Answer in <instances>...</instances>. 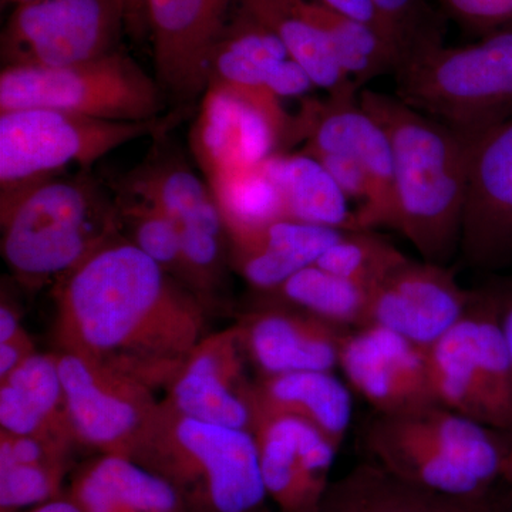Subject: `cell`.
Listing matches in <instances>:
<instances>
[{"mask_svg":"<svg viewBox=\"0 0 512 512\" xmlns=\"http://www.w3.org/2000/svg\"><path fill=\"white\" fill-rule=\"evenodd\" d=\"M8 2L15 3L16 6L22 5V3L33 2V0H8Z\"/></svg>","mask_w":512,"mask_h":512,"instance_id":"obj_45","label":"cell"},{"mask_svg":"<svg viewBox=\"0 0 512 512\" xmlns=\"http://www.w3.org/2000/svg\"><path fill=\"white\" fill-rule=\"evenodd\" d=\"M503 480L512 488V434H507V447H505L504 454Z\"/></svg>","mask_w":512,"mask_h":512,"instance_id":"obj_44","label":"cell"},{"mask_svg":"<svg viewBox=\"0 0 512 512\" xmlns=\"http://www.w3.org/2000/svg\"><path fill=\"white\" fill-rule=\"evenodd\" d=\"M306 13L328 39L330 50L343 73L357 89L380 76H396L402 59L370 26L329 8L319 0H303Z\"/></svg>","mask_w":512,"mask_h":512,"instance_id":"obj_30","label":"cell"},{"mask_svg":"<svg viewBox=\"0 0 512 512\" xmlns=\"http://www.w3.org/2000/svg\"><path fill=\"white\" fill-rule=\"evenodd\" d=\"M234 5L271 29L318 89L328 94L357 89L336 63L328 39L309 18L303 0H234Z\"/></svg>","mask_w":512,"mask_h":512,"instance_id":"obj_29","label":"cell"},{"mask_svg":"<svg viewBox=\"0 0 512 512\" xmlns=\"http://www.w3.org/2000/svg\"><path fill=\"white\" fill-rule=\"evenodd\" d=\"M447 20L473 39L511 35L512 0H437Z\"/></svg>","mask_w":512,"mask_h":512,"instance_id":"obj_36","label":"cell"},{"mask_svg":"<svg viewBox=\"0 0 512 512\" xmlns=\"http://www.w3.org/2000/svg\"><path fill=\"white\" fill-rule=\"evenodd\" d=\"M23 333H26V330L20 322L18 312L9 303L2 302V306H0V342L18 338Z\"/></svg>","mask_w":512,"mask_h":512,"instance_id":"obj_42","label":"cell"},{"mask_svg":"<svg viewBox=\"0 0 512 512\" xmlns=\"http://www.w3.org/2000/svg\"><path fill=\"white\" fill-rule=\"evenodd\" d=\"M370 26L406 64L444 45L446 16L429 0H319ZM400 69V70H402ZM399 70V72H400Z\"/></svg>","mask_w":512,"mask_h":512,"instance_id":"obj_28","label":"cell"},{"mask_svg":"<svg viewBox=\"0 0 512 512\" xmlns=\"http://www.w3.org/2000/svg\"><path fill=\"white\" fill-rule=\"evenodd\" d=\"M210 82L266 90L282 100L308 92L311 79L271 29L234 5L212 52Z\"/></svg>","mask_w":512,"mask_h":512,"instance_id":"obj_21","label":"cell"},{"mask_svg":"<svg viewBox=\"0 0 512 512\" xmlns=\"http://www.w3.org/2000/svg\"><path fill=\"white\" fill-rule=\"evenodd\" d=\"M359 103L382 126L393 153L392 228L423 261L447 265L460 254L471 143L394 94L360 90Z\"/></svg>","mask_w":512,"mask_h":512,"instance_id":"obj_2","label":"cell"},{"mask_svg":"<svg viewBox=\"0 0 512 512\" xmlns=\"http://www.w3.org/2000/svg\"><path fill=\"white\" fill-rule=\"evenodd\" d=\"M362 436L383 470L431 493L474 497L503 480L507 434L439 403L400 413L373 412Z\"/></svg>","mask_w":512,"mask_h":512,"instance_id":"obj_3","label":"cell"},{"mask_svg":"<svg viewBox=\"0 0 512 512\" xmlns=\"http://www.w3.org/2000/svg\"><path fill=\"white\" fill-rule=\"evenodd\" d=\"M0 225L3 258L29 285L59 281L121 231L116 198L87 175L0 195Z\"/></svg>","mask_w":512,"mask_h":512,"instance_id":"obj_4","label":"cell"},{"mask_svg":"<svg viewBox=\"0 0 512 512\" xmlns=\"http://www.w3.org/2000/svg\"><path fill=\"white\" fill-rule=\"evenodd\" d=\"M262 295L269 301L292 306L339 328L370 325L372 291L316 264L296 272L274 291Z\"/></svg>","mask_w":512,"mask_h":512,"instance_id":"obj_31","label":"cell"},{"mask_svg":"<svg viewBox=\"0 0 512 512\" xmlns=\"http://www.w3.org/2000/svg\"><path fill=\"white\" fill-rule=\"evenodd\" d=\"M29 512H83L69 500L67 497L56 498V500L49 501V503L39 505V507L32 508Z\"/></svg>","mask_w":512,"mask_h":512,"instance_id":"obj_43","label":"cell"},{"mask_svg":"<svg viewBox=\"0 0 512 512\" xmlns=\"http://www.w3.org/2000/svg\"><path fill=\"white\" fill-rule=\"evenodd\" d=\"M339 367L375 412H407L437 403L427 350L383 326L349 329L340 342Z\"/></svg>","mask_w":512,"mask_h":512,"instance_id":"obj_17","label":"cell"},{"mask_svg":"<svg viewBox=\"0 0 512 512\" xmlns=\"http://www.w3.org/2000/svg\"><path fill=\"white\" fill-rule=\"evenodd\" d=\"M249 362L259 375L339 367V349L349 329L339 328L284 303L269 301L237 325Z\"/></svg>","mask_w":512,"mask_h":512,"instance_id":"obj_20","label":"cell"},{"mask_svg":"<svg viewBox=\"0 0 512 512\" xmlns=\"http://www.w3.org/2000/svg\"><path fill=\"white\" fill-rule=\"evenodd\" d=\"M116 0H33L16 6L0 36L3 69L70 66L116 52Z\"/></svg>","mask_w":512,"mask_h":512,"instance_id":"obj_10","label":"cell"},{"mask_svg":"<svg viewBox=\"0 0 512 512\" xmlns=\"http://www.w3.org/2000/svg\"><path fill=\"white\" fill-rule=\"evenodd\" d=\"M69 460L0 467V511L39 507L60 498Z\"/></svg>","mask_w":512,"mask_h":512,"instance_id":"obj_35","label":"cell"},{"mask_svg":"<svg viewBox=\"0 0 512 512\" xmlns=\"http://www.w3.org/2000/svg\"><path fill=\"white\" fill-rule=\"evenodd\" d=\"M160 127L157 120L127 123L52 109L2 111L0 195L57 177L70 165L90 167L116 148Z\"/></svg>","mask_w":512,"mask_h":512,"instance_id":"obj_9","label":"cell"},{"mask_svg":"<svg viewBox=\"0 0 512 512\" xmlns=\"http://www.w3.org/2000/svg\"><path fill=\"white\" fill-rule=\"evenodd\" d=\"M18 109L144 123L156 120L163 109V89L136 60L116 50L64 67L2 69L0 113Z\"/></svg>","mask_w":512,"mask_h":512,"instance_id":"obj_8","label":"cell"},{"mask_svg":"<svg viewBox=\"0 0 512 512\" xmlns=\"http://www.w3.org/2000/svg\"><path fill=\"white\" fill-rule=\"evenodd\" d=\"M116 204L120 227L126 229L128 241L181 284L180 232L173 220L156 205L124 190L119 191Z\"/></svg>","mask_w":512,"mask_h":512,"instance_id":"obj_34","label":"cell"},{"mask_svg":"<svg viewBox=\"0 0 512 512\" xmlns=\"http://www.w3.org/2000/svg\"><path fill=\"white\" fill-rule=\"evenodd\" d=\"M409 256L370 229L348 231L316 265L372 291Z\"/></svg>","mask_w":512,"mask_h":512,"instance_id":"obj_33","label":"cell"},{"mask_svg":"<svg viewBox=\"0 0 512 512\" xmlns=\"http://www.w3.org/2000/svg\"><path fill=\"white\" fill-rule=\"evenodd\" d=\"M124 191L156 205L173 220L178 232L211 231L227 234L210 185L181 157L150 160L130 174Z\"/></svg>","mask_w":512,"mask_h":512,"instance_id":"obj_27","label":"cell"},{"mask_svg":"<svg viewBox=\"0 0 512 512\" xmlns=\"http://www.w3.org/2000/svg\"><path fill=\"white\" fill-rule=\"evenodd\" d=\"M355 87L308 101L295 117V141L309 156H342L362 164L375 187L376 201L363 229L392 228L396 211L392 146L382 126L359 103Z\"/></svg>","mask_w":512,"mask_h":512,"instance_id":"obj_13","label":"cell"},{"mask_svg":"<svg viewBox=\"0 0 512 512\" xmlns=\"http://www.w3.org/2000/svg\"><path fill=\"white\" fill-rule=\"evenodd\" d=\"M460 255L471 268L512 269V119L471 143Z\"/></svg>","mask_w":512,"mask_h":512,"instance_id":"obj_14","label":"cell"},{"mask_svg":"<svg viewBox=\"0 0 512 512\" xmlns=\"http://www.w3.org/2000/svg\"><path fill=\"white\" fill-rule=\"evenodd\" d=\"M471 296L473 289L460 286L447 265L409 258L372 289L370 325L427 350L463 318Z\"/></svg>","mask_w":512,"mask_h":512,"instance_id":"obj_19","label":"cell"},{"mask_svg":"<svg viewBox=\"0 0 512 512\" xmlns=\"http://www.w3.org/2000/svg\"><path fill=\"white\" fill-rule=\"evenodd\" d=\"M220 208L225 231L258 227L286 220L278 191L261 165L247 170L229 171L207 181Z\"/></svg>","mask_w":512,"mask_h":512,"instance_id":"obj_32","label":"cell"},{"mask_svg":"<svg viewBox=\"0 0 512 512\" xmlns=\"http://www.w3.org/2000/svg\"><path fill=\"white\" fill-rule=\"evenodd\" d=\"M66 497L83 512H187L170 481L131 458L111 454L77 471Z\"/></svg>","mask_w":512,"mask_h":512,"instance_id":"obj_24","label":"cell"},{"mask_svg":"<svg viewBox=\"0 0 512 512\" xmlns=\"http://www.w3.org/2000/svg\"><path fill=\"white\" fill-rule=\"evenodd\" d=\"M261 167L278 191L286 220L359 231L349 198L315 157L303 151L278 153Z\"/></svg>","mask_w":512,"mask_h":512,"instance_id":"obj_26","label":"cell"},{"mask_svg":"<svg viewBox=\"0 0 512 512\" xmlns=\"http://www.w3.org/2000/svg\"><path fill=\"white\" fill-rule=\"evenodd\" d=\"M484 286L495 303L498 320H500L512 360V272L510 275L497 276Z\"/></svg>","mask_w":512,"mask_h":512,"instance_id":"obj_39","label":"cell"},{"mask_svg":"<svg viewBox=\"0 0 512 512\" xmlns=\"http://www.w3.org/2000/svg\"><path fill=\"white\" fill-rule=\"evenodd\" d=\"M36 349L28 332L0 342V379L10 375L13 370L18 369L26 359L35 355Z\"/></svg>","mask_w":512,"mask_h":512,"instance_id":"obj_40","label":"cell"},{"mask_svg":"<svg viewBox=\"0 0 512 512\" xmlns=\"http://www.w3.org/2000/svg\"><path fill=\"white\" fill-rule=\"evenodd\" d=\"M252 434L268 497L282 512L318 511L339 447L308 421L255 410Z\"/></svg>","mask_w":512,"mask_h":512,"instance_id":"obj_18","label":"cell"},{"mask_svg":"<svg viewBox=\"0 0 512 512\" xmlns=\"http://www.w3.org/2000/svg\"><path fill=\"white\" fill-rule=\"evenodd\" d=\"M403 490L404 481L400 494H396V491H382L383 495L379 497L355 495L349 498V510L346 512H436L431 510L426 497H407Z\"/></svg>","mask_w":512,"mask_h":512,"instance_id":"obj_38","label":"cell"},{"mask_svg":"<svg viewBox=\"0 0 512 512\" xmlns=\"http://www.w3.org/2000/svg\"><path fill=\"white\" fill-rule=\"evenodd\" d=\"M0 431L76 446L57 353H35L0 379Z\"/></svg>","mask_w":512,"mask_h":512,"instance_id":"obj_23","label":"cell"},{"mask_svg":"<svg viewBox=\"0 0 512 512\" xmlns=\"http://www.w3.org/2000/svg\"><path fill=\"white\" fill-rule=\"evenodd\" d=\"M72 448L70 444L60 441L0 431V467L69 460Z\"/></svg>","mask_w":512,"mask_h":512,"instance_id":"obj_37","label":"cell"},{"mask_svg":"<svg viewBox=\"0 0 512 512\" xmlns=\"http://www.w3.org/2000/svg\"><path fill=\"white\" fill-rule=\"evenodd\" d=\"M394 80L404 103L476 141L512 119V33L437 47Z\"/></svg>","mask_w":512,"mask_h":512,"instance_id":"obj_6","label":"cell"},{"mask_svg":"<svg viewBox=\"0 0 512 512\" xmlns=\"http://www.w3.org/2000/svg\"><path fill=\"white\" fill-rule=\"evenodd\" d=\"M131 460L170 481L201 512H258L266 493L249 430L175 412L161 400Z\"/></svg>","mask_w":512,"mask_h":512,"instance_id":"obj_5","label":"cell"},{"mask_svg":"<svg viewBox=\"0 0 512 512\" xmlns=\"http://www.w3.org/2000/svg\"><path fill=\"white\" fill-rule=\"evenodd\" d=\"M59 352L167 386L205 333L204 303L126 237L111 238L57 281Z\"/></svg>","mask_w":512,"mask_h":512,"instance_id":"obj_1","label":"cell"},{"mask_svg":"<svg viewBox=\"0 0 512 512\" xmlns=\"http://www.w3.org/2000/svg\"><path fill=\"white\" fill-rule=\"evenodd\" d=\"M254 412L296 417L342 446L352 421V396L333 372L305 370L259 376L252 387Z\"/></svg>","mask_w":512,"mask_h":512,"instance_id":"obj_25","label":"cell"},{"mask_svg":"<svg viewBox=\"0 0 512 512\" xmlns=\"http://www.w3.org/2000/svg\"><path fill=\"white\" fill-rule=\"evenodd\" d=\"M437 403L488 429L512 434V360L485 286L454 328L427 349Z\"/></svg>","mask_w":512,"mask_h":512,"instance_id":"obj_7","label":"cell"},{"mask_svg":"<svg viewBox=\"0 0 512 512\" xmlns=\"http://www.w3.org/2000/svg\"><path fill=\"white\" fill-rule=\"evenodd\" d=\"M237 326L205 335L167 384L163 402L192 419L252 429L254 382Z\"/></svg>","mask_w":512,"mask_h":512,"instance_id":"obj_16","label":"cell"},{"mask_svg":"<svg viewBox=\"0 0 512 512\" xmlns=\"http://www.w3.org/2000/svg\"><path fill=\"white\" fill-rule=\"evenodd\" d=\"M295 119L266 90L210 82L191 130V150L205 178L259 167L293 141Z\"/></svg>","mask_w":512,"mask_h":512,"instance_id":"obj_11","label":"cell"},{"mask_svg":"<svg viewBox=\"0 0 512 512\" xmlns=\"http://www.w3.org/2000/svg\"><path fill=\"white\" fill-rule=\"evenodd\" d=\"M348 231L292 220L228 232L229 266L259 293L315 265Z\"/></svg>","mask_w":512,"mask_h":512,"instance_id":"obj_22","label":"cell"},{"mask_svg":"<svg viewBox=\"0 0 512 512\" xmlns=\"http://www.w3.org/2000/svg\"><path fill=\"white\" fill-rule=\"evenodd\" d=\"M124 28L131 36L141 37L148 32L146 2L144 0H116Z\"/></svg>","mask_w":512,"mask_h":512,"instance_id":"obj_41","label":"cell"},{"mask_svg":"<svg viewBox=\"0 0 512 512\" xmlns=\"http://www.w3.org/2000/svg\"><path fill=\"white\" fill-rule=\"evenodd\" d=\"M156 79L180 101L204 96L212 52L231 18L234 0H144Z\"/></svg>","mask_w":512,"mask_h":512,"instance_id":"obj_15","label":"cell"},{"mask_svg":"<svg viewBox=\"0 0 512 512\" xmlns=\"http://www.w3.org/2000/svg\"><path fill=\"white\" fill-rule=\"evenodd\" d=\"M57 359L77 444L130 458L160 406L156 389L87 357L57 352Z\"/></svg>","mask_w":512,"mask_h":512,"instance_id":"obj_12","label":"cell"}]
</instances>
